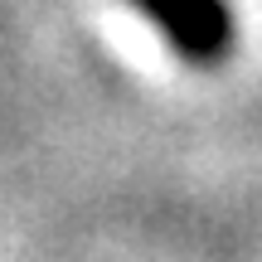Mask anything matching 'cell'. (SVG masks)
<instances>
[{
	"label": "cell",
	"mask_w": 262,
	"mask_h": 262,
	"mask_svg": "<svg viewBox=\"0 0 262 262\" xmlns=\"http://www.w3.org/2000/svg\"><path fill=\"white\" fill-rule=\"evenodd\" d=\"M150 19L175 58L194 68H219L238 49V15L228 0H126Z\"/></svg>",
	"instance_id": "obj_1"
}]
</instances>
